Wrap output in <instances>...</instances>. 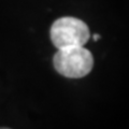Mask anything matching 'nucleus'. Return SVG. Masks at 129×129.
<instances>
[{"mask_svg":"<svg viewBox=\"0 0 129 129\" xmlns=\"http://www.w3.org/2000/svg\"><path fill=\"white\" fill-rule=\"evenodd\" d=\"M53 62L59 74L70 79H80L91 71L94 57L84 46H73L58 50Z\"/></svg>","mask_w":129,"mask_h":129,"instance_id":"f257e3e1","label":"nucleus"},{"mask_svg":"<svg viewBox=\"0 0 129 129\" xmlns=\"http://www.w3.org/2000/svg\"><path fill=\"white\" fill-rule=\"evenodd\" d=\"M51 40L57 50L73 46H84L90 38L85 23L76 17H60L51 27Z\"/></svg>","mask_w":129,"mask_h":129,"instance_id":"f03ea898","label":"nucleus"},{"mask_svg":"<svg viewBox=\"0 0 129 129\" xmlns=\"http://www.w3.org/2000/svg\"><path fill=\"white\" fill-rule=\"evenodd\" d=\"M100 38H101V37H100V36H99L98 34H95L94 36H92V39H94L95 41H98V40H99Z\"/></svg>","mask_w":129,"mask_h":129,"instance_id":"7ed1b4c3","label":"nucleus"},{"mask_svg":"<svg viewBox=\"0 0 129 129\" xmlns=\"http://www.w3.org/2000/svg\"><path fill=\"white\" fill-rule=\"evenodd\" d=\"M0 129H10V128H5V127H2V128H0Z\"/></svg>","mask_w":129,"mask_h":129,"instance_id":"20e7f679","label":"nucleus"}]
</instances>
